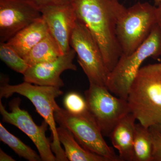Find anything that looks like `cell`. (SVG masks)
<instances>
[{
    "label": "cell",
    "instance_id": "4",
    "mask_svg": "<svg viewBox=\"0 0 161 161\" xmlns=\"http://www.w3.org/2000/svg\"><path fill=\"white\" fill-rule=\"evenodd\" d=\"M161 57V29L157 24L148 38L135 51L122 54L114 68L109 74L106 87L111 93L126 99L132 81L149 58Z\"/></svg>",
    "mask_w": 161,
    "mask_h": 161
},
{
    "label": "cell",
    "instance_id": "23",
    "mask_svg": "<svg viewBox=\"0 0 161 161\" xmlns=\"http://www.w3.org/2000/svg\"><path fill=\"white\" fill-rule=\"evenodd\" d=\"M0 161H15V160L4 152L2 149H0Z\"/></svg>",
    "mask_w": 161,
    "mask_h": 161
},
{
    "label": "cell",
    "instance_id": "14",
    "mask_svg": "<svg viewBox=\"0 0 161 161\" xmlns=\"http://www.w3.org/2000/svg\"><path fill=\"white\" fill-rule=\"evenodd\" d=\"M48 32L46 23L42 17L18 32L6 43L23 58Z\"/></svg>",
    "mask_w": 161,
    "mask_h": 161
},
{
    "label": "cell",
    "instance_id": "10",
    "mask_svg": "<svg viewBox=\"0 0 161 161\" xmlns=\"http://www.w3.org/2000/svg\"><path fill=\"white\" fill-rule=\"evenodd\" d=\"M41 18L40 9L29 1L0 0V42H7Z\"/></svg>",
    "mask_w": 161,
    "mask_h": 161
},
{
    "label": "cell",
    "instance_id": "11",
    "mask_svg": "<svg viewBox=\"0 0 161 161\" xmlns=\"http://www.w3.org/2000/svg\"><path fill=\"white\" fill-rule=\"evenodd\" d=\"M48 31L58 43L62 55L71 49L70 41L77 18L71 2L42 7L40 9Z\"/></svg>",
    "mask_w": 161,
    "mask_h": 161
},
{
    "label": "cell",
    "instance_id": "22",
    "mask_svg": "<svg viewBox=\"0 0 161 161\" xmlns=\"http://www.w3.org/2000/svg\"><path fill=\"white\" fill-rule=\"evenodd\" d=\"M33 3L40 9L45 6L71 2V0H26Z\"/></svg>",
    "mask_w": 161,
    "mask_h": 161
},
{
    "label": "cell",
    "instance_id": "6",
    "mask_svg": "<svg viewBox=\"0 0 161 161\" xmlns=\"http://www.w3.org/2000/svg\"><path fill=\"white\" fill-rule=\"evenodd\" d=\"M54 116L56 122L68 130L84 148L109 161H121L104 139L100 129L89 112L77 115L60 108L55 112Z\"/></svg>",
    "mask_w": 161,
    "mask_h": 161
},
{
    "label": "cell",
    "instance_id": "13",
    "mask_svg": "<svg viewBox=\"0 0 161 161\" xmlns=\"http://www.w3.org/2000/svg\"><path fill=\"white\" fill-rule=\"evenodd\" d=\"M131 112L126 115L115 126L109 136L114 148L118 150L121 161H133L136 120Z\"/></svg>",
    "mask_w": 161,
    "mask_h": 161
},
{
    "label": "cell",
    "instance_id": "19",
    "mask_svg": "<svg viewBox=\"0 0 161 161\" xmlns=\"http://www.w3.org/2000/svg\"><path fill=\"white\" fill-rule=\"evenodd\" d=\"M0 58L11 69L22 75L30 66L17 52L6 42L0 43Z\"/></svg>",
    "mask_w": 161,
    "mask_h": 161
},
{
    "label": "cell",
    "instance_id": "1",
    "mask_svg": "<svg viewBox=\"0 0 161 161\" xmlns=\"http://www.w3.org/2000/svg\"><path fill=\"white\" fill-rule=\"evenodd\" d=\"M71 3L77 19L85 25L98 43L110 73L122 54L116 28L126 8L113 0H71Z\"/></svg>",
    "mask_w": 161,
    "mask_h": 161
},
{
    "label": "cell",
    "instance_id": "12",
    "mask_svg": "<svg viewBox=\"0 0 161 161\" xmlns=\"http://www.w3.org/2000/svg\"><path fill=\"white\" fill-rule=\"evenodd\" d=\"M76 52L71 48L69 52L56 60L30 66L23 74L24 81L40 86L60 88L64 85L60 75L67 70L77 71L73 63Z\"/></svg>",
    "mask_w": 161,
    "mask_h": 161
},
{
    "label": "cell",
    "instance_id": "17",
    "mask_svg": "<svg viewBox=\"0 0 161 161\" xmlns=\"http://www.w3.org/2000/svg\"><path fill=\"white\" fill-rule=\"evenodd\" d=\"M133 161H153V144L150 128L136 124Z\"/></svg>",
    "mask_w": 161,
    "mask_h": 161
},
{
    "label": "cell",
    "instance_id": "16",
    "mask_svg": "<svg viewBox=\"0 0 161 161\" xmlns=\"http://www.w3.org/2000/svg\"><path fill=\"white\" fill-rule=\"evenodd\" d=\"M62 55L58 43L50 34L40 41L23 58L29 66L56 60Z\"/></svg>",
    "mask_w": 161,
    "mask_h": 161
},
{
    "label": "cell",
    "instance_id": "8",
    "mask_svg": "<svg viewBox=\"0 0 161 161\" xmlns=\"http://www.w3.org/2000/svg\"><path fill=\"white\" fill-rule=\"evenodd\" d=\"M70 44L90 84L106 86L109 73L100 47L89 30L78 20L71 36Z\"/></svg>",
    "mask_w": 161,
    "mask_h": 161
},
{
    "label": "cell",
    "instance_id": "7",
    "mask_svg": "<svg viewBox=\"0 0 161 161\" xmlns=\"http://www.w3.org/2000/svg\"><path fill=\"white\" fill-rule=\"evenodd\" d=\"M106 86L90 84L85 92L89 112L103 136L109 137L115 126L131 112L128 101L112 95Z\"/></svg>",
    "mask_w": 161,
    "mask_h": 161
},
{
    "label": "cell",
    "instance_id": "15",
    "mask_svg": "<svg viewBox=\"0 0 161 161\" xmlns=\"http://www.w3.org/2000/svg\"><path fill=\"white\" fill-rule=\"evenodd\" d=\"M58 138L64 147L67 158L70 161H109L103 157L84 148L73 134L63 127L57 128Z\"/></svg>",
    "mask_w": 161,
    "mask_h": 161
},
{
    "label": "cell",
    "instance_id": "3",
    "mask_svg": "<svg viewBox=\"0 0 161 161\" xmlns=\"http://www.w3.org/2000/svg\"><path fill=\"white\" fill-rule=\"evenodd\" d=\"M18 94L26 97L33 103L38 113L48 124L52 132L51 146L57 161H68L58 138L55 112L60 108L56 103V98L63 94L60 88L40 86L24 81L15 85L8 83V79L1 77L0 99L7 98L13 94Z\"/></svg>",
    "mask_w": 161,
    "mask_h": 161
},
{
    "label": "cell",
    "instance_id": "2",
    "mask_svg": "<svg viewBox=\"0 0 161 161\" xmlns=\"http://www.w3.org/2000/svg\"><path fill=\"white\" fill-rule=\"evenodd\" d=\"M127 101L131 113L142 125L150 128L161 123V63L141 68Z\"/></svg>",
    "mask_w": 161,
    "mask_h": 161
},
{
    "label": "cell",
    "instance_id": "20",
    "mask_svg": "<svg viewBox=\"0 0 161 161\" xmlns=\"http://www.w3.org/2000/svg\"><path fill=\"white\" fill-rule=\"evenodd\" d=\"M65 109L74 114L82 115L88 113L86 99L79 93L71 92L65 95L63 100Z\"/></svg>",
    "mask_w": 161,
    "mask_h": 161
},
{
    "label": "cell",
    "instance_id": "5",
    "mask_svg": "<svg viewBox=\"0 0 161 161\" xmlns=\"http://www.w3.org/2000/svg\"><path fill=\"white\" fill-rule=\"evenodd\" d=\"M157 23L155 6L138 2L126 8L116 28L122 54L129 55L135 51L148 38Z\"/></svg>",
    "mask_w": 161,
    "mask_h": 161
},
{
    "label": "cell",
    "instance_id": "9",
    "mask_svg": "<svg viewBox=\"0 0 161 161\" xmlns=\"http://www.w3.org/2000/svg\"><path fill=\"white\" fill-rule=\"evenodd\" d=\"M19 98L9 102V112L0 99V113L3 122L13 125L25 133L36 147L42 161H57L46 135L48 124L44 120L41 125H37L28 112L21 108Z\"/></svg>",
    "mask_w": 161,
    "mask_h": 161
},
{
    "label": "cell",
    "instance_id": "25",
    "mask_svg": "<svg viewBox=\"0 0 161 161\" xmlns=\"http://www.w3.org/2000/svg\"><path fill=\"white\" fill-rule=\"evenodd\" d=\"M154 6H158L161 4V0H154Z\"/></svg>",
    "mask_w": 161,
    "mask_h": 161
},
{
    "label": "cell",
    "instance_id": "27",
    "mask_svg": "<svg viewBox=\"0 0 161 161\" xmlns=\"http://www.w3.org/2000/svg\"><path fill=\"white\" fill-rule=\"evenodd\" d=\"M113 1H117V2H118L119 0H113Z\"/></svg>",
    "mask_w": 161,
    "mask_h": 161
},
{
    "label": "cell",
    "instance_id": "26",
    "mask_svg": "<svg viewBox=\"0 0 161 161\" xmlns=\"http://www.w3.org/2000/svg\"><path fill=\"white\" fill-rule=\"evenodd\" d=\"M152 127H154V128H155V129H156L157 130H158L161 132V123L158 124V125H156Z\"/></svg>",
    "mask_w": 161,
    "mask_h": 161
},
{
    "label": "cell",
    "instance_id": "21",
    "mask_svg": "<svg viewBox=\"0 0 161 161\" xmlns=\"http://www.w3.org/2000/svg\"><path fill=\"white\" fill-rule=\"evenodd\" d=\"M153 144V161H161V132L154 127L150 128Z\"/></svg>",
    "mask_w": 161,
    "mask_h": 161
},
{
    "label": "cell",
    "instance_id": "18",
    "mask_svg": "<svg viewBox=\"0 0 161 161\" xmlns=\"http://www.w3.org/2000/svg\"><path fill=\"white\" fill-rule=\"evenodd\" d=\"M0 140L8 145L20 157L29 161H42L40 155L24 144L19 139L9 132L0 123Z\"/></svg>",
    "mask_w": 161,
    "mask_h": 161
},
{
    "label": "cell",
    "instance_id": "24",
    "mask_svg": "<svg viewBox=\"0 0 161 161\" xmlns=\"http://www.w3.org/2000/svg\"><path fill=\"white\" fill-rule=\"evenodd\" d=\"M157 22L161 29V4L157 6Z\"/></svg>",
    "mask_w": 161,
    "mask_h": 161
}]
</instances>
